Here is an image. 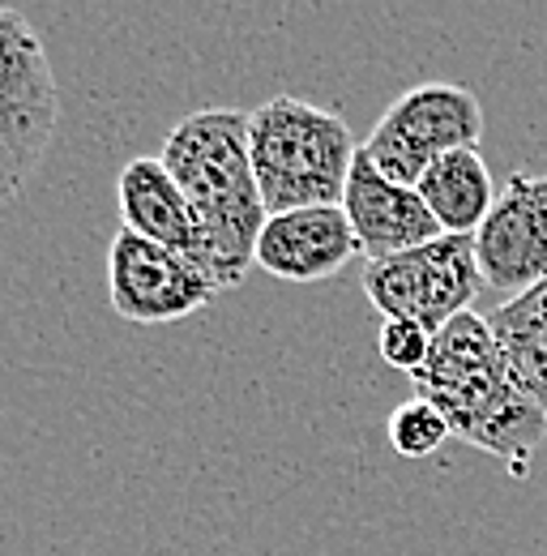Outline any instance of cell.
<instances>
[{"label":"cell","mask_w":547,"mask_h":556,"mask_svg":"<svg viewBox=\"0 0 547 556\" xmlns=\"http://www.w3.org/2000/svg\"><path fill=\"white\" fill-rule=\"evenodd\" d=\"M415 399H428L449 419L454 437L500 458L513 480L531 476L547 437V412L526 394L513 364L487 330V317L462 313L432 334L428 364L410 377Z\"/></svg>","instance_id":"obj_1"},{"label":"cell","mask_w":547,"mask_h":556,"mask_svg":"<svg viewBox=\"0 0 547 556\" xmlns=\"http://www.w3.org/2000/svg\"><path fill=\"white\" fill-rule=\"evenodd\" d=\"M158 159L167 163L202 223L209 278L218 282V291L240 287L257 266V240L270 218L249 154V116L236 108L193 112L163 138Z\"/></svg>","instance_id":"obj_2"},{"label":"cell","mask_w":547,"mask_h":556,"mask_svg":"<svg viewBox=\"0 0 547 556\" xmlns=\"http://www.w3.org/2000/svg\"><path fill=\"white\" fill-rule=\"evenodd\" d=\"M249 154L270 214L304 206H342L359 146L339 112L274 94L249 112Z\"/></svg>","instance_id":"obj_3"},{"label":"cell","mask_w":547,"mask_h":556,"mask_svg":"<svg viewBox=\"0 0 547 556\" xmlns=\"http://www.w3.org/2000/svg\"><path fill=\"white\" fill-rule=\"evenodd\" d=\"M61 121L48 48L26 13L0 9V206L35 180Z\"/></svg>","instance_id":"obj_4"},{"label":"cell","mask_w":547,"mask_h":556,"mask_svg":"<svg viewBox=\"0 0 547 556\" xmlns=\"http://www.w3.org/2000/svg\"><path fill=\"white\" fill-rule=\"evenodd\" d=\"M479 291L475 236H436L410 253L364 266V295L381 321H415L428 334H441L454 317L471 313Z\"/></svg>","instance_id":"obj_5"},{"label":"cell","mask_w":547,"mask_h":556,"mask_svg":"<svg viewBox=\"0 0 547 556\" xmlns=\"http://www.w3.org/2000/svg\"><path fill=\"white\" fill-rule=\"evenodd\" d=\"M479 141L483 103L475 94L454 81H423L385 108V116L364 141V154L381 176L415 189L436 159L454 150H479Z\"/></svg>","instance_id":"obj_6"},{"label":"cell","mask_w":547,"mask_h":556,"mask_svg":"<svg viewBox=\"0 0 547 556\" xmlns=\"http://www.w3.org/2000/svg\"><path fill=\"white\" fill-rule=\"evenodd\" d=\"M107 295L116 317L133 326H167L205 308L218 295V282L180 253L120 227L107 249Z\"/></svg>","instance_id":"obj_7"},{"label":"cell","mask_w":547,"mask_h":556,"mask_svg":"<svg viewBox=\"0 0 547 556\" xmlns=\"http://www.w3.org/2000/svg\"><path fill=\"white\" fill-rule=\"evenodd\" d=\"M483 287L513 300L547 282V176L513 172L475 231Z\"/></svg>","instance_id":"obj_8"},{"label":"cell","mask_w":547,"mask_h":556,"mask_svg":"<svg viewBox=\"0 0 547 556\" xmlns=\"http://www.w3.org/2000/svg\"><path fill=\"white\" fill-rule=\"evenodd\" d=\"M342 210H346L351 231L359 240V253L368 262L398 257V253H410V249L445 236L441 223L432 218V210L423 206L419 189L381 176L372 167V159L364 154V146L355 154V167H351V180L342 193Z\"/></svg>","instance_id":"obj_9"},{"label":"cell","mask_w":547,"mask_h":556,"mask_svg":"<svg viewBox=\"0 0 547 556\" xmlns=\"http://www.w3.org/2000/svg\"><path fill=\"white\" fill-rule=\"evenodd\" d=\"M359 257V240L342 206H304L270 214L257 240V266L282 282H321Z\"/></svg>","instance_id":"obj_10"},{"label":"cell","mask_w":547,"mask_h":556,"mask_svg":"<svg viewBox=\"0 0 547 556\" xmlns=\"http://www.w3.org/2000/svg\"><path fill=\"white\" fill-rule=\"evenodd\" d=\"M116 202H120L125 231L180 253L185 262L209 275V244H205L202 223L163 159H129L116 185Z\"/></svg>","instance_id":"obj_11"},{"label":"cell","mask_w":547,"mask_h":556,"mask_svg":"<svg viewBox=\"0 0 547 556\" xmlns=\"http://www.w3.org/2000/svg\"><path fill=\"white\" fill-rule=\"evenodd\" d=\"M419 198L432 210V218L441 223L445 236H475L487 218V210L496 206L492 193V172L479 159V150H454L445 159H436L423 176H419Z\"/></svg>","instance_id":"obj_12"},{"label":"cell","mask_w":547,"mask_h":556,"mask_svg":"<svg viewBox=\"0 0 547 556\" xmlns=\"http://www.w3.org/2000/svg\"><path fill=\"white\" fill-rule=\"evenodd\" d=\"M487 330L500 343L505 359L513 364L526 394L547 412V282L492 308Z\"/></svg>","instance_id":"obj_13"},{"label":"cell","mask_w":547,"mask_h":556,"mask_svg":"<svg viewBox=\"0 0 547 556\" xmlns=\"http://www.w3.org/2000/svg\"><path fill=\"white\" fill-rule=\"evenodd\" d=\"M449 437H454L449 419L441 416L428 399H407L390 416V445L403 458H432Z\"/></svg>","instance_id":"obj_14"},{"label":"cell","mask_w":547,"mask_h":556,"mask_svg":"<svg viewBox=\"0 0 547 556\" xmlns=\"http://www.w3.org/2000/svg\"><path fill=\"white\" fill-rule=\"evenodd\" d=\"M377 351H381V359H385L390 368L415 377V372L428 364V355H432V334H428L423 326H415V321H381Z\"/></svg>","instance_id":"obj_15"}]
</instances>
